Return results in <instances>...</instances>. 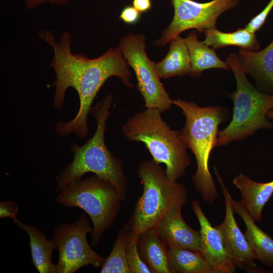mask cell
<instances>
[{"mask_svg": "<svg viewBox=\"0 0 273 273\" xmlns=\"http://www.w3.org/2000/svg\"><path fill=\"white\" fill-rule=\"evenodd\" d=\"M39 36L52 47L54 52L50 66L56 75L52 84L55 88L54 107L59 109L62 106L66 92L69 87L76 91L79 99V108L75 116L68 121H58L55 125L56 131L62 136L74 133L84 139L89 133L87 118L92 105L105 82L111 76H117L125 85L133 88L127 62L119 47L111 48L95 59L88 58L82 53H73L71 35L67 31L63 32L59 41L48 30L40 31Z\"/></svg>", "mask_w": 273, "mask_h": 273, "instance_id": "cell-1", "label": "cell"}, {"mask_svg": "<svg viewBox=\"0 0 273 273\" xmlns=\"http://www.w3.org/2000/svg\"><path fill=\"white\" fill-rule=\"evenodd\" d=\"M113 96H106L90 112L94 117L97 128L93 136L84 144L74 142L70 150L73 159L56 176V191H60L72 181L81 178L85 174L93 173L109 181L120 194L123 201L126 197L127 179L124 171L123 162L114 156L105 142L107 122L111 112L110 108Z\"/></svg>", "mask_w": 273, "mask_h": 273, "instance_id": "cell-2", "label": "cell"}, {"mask_svg": "<svg viewBox=\"0 0 273 273\" xmlns=\"http://www.w3.org/2000/svg\"><path fill=\"white\" fill-rule=\"evenodd\" d=\"M171 103L181 109L186 118L179 132L196 158L197 169L192 176L194 187L206 203L213 204L218 195L209 170V161L215 147L218 127L228 119L229 111L221 106L201 107L180 98L171 100Z\"/></svg>", "mask_w": 273, "mask_h": 273, "instance_id": "cell-3", "label": "cell"}, {"mask_svg": "<svg viewBox=\"0 0 273 273\" xmlns=\"http://www.w3.org/2000/svg\"><path fill=\"white\" fill-rule=\"evenodd\" d=\"M161 113L156 108H146L131 116L121 130L129 141L144 144L152 159L165 165L168 180L177 181L186 174L191 159L179 131L172 129Z\"/></svg>", "mask_w": 273, "mask_h": 273, "instance_id": "cell-4", "label": "cell"}, {"mask_svg": "<svg viewBox=\"0 0 273 273\" xmlns=\"http://www.w3.org/2000/svg\"><path fill=\"white\" fill-rule=\"evenodd\" d=\"M136 174L143 185V193L124 227L129 234L139 237L155 229L172 207L186 204L188 196L185 186L169 181L160 164L153 159L141 162Z\"/></svg>", "mask_w": 273, "mask_h": 273, "instance_id": "cell-5", "label": "cell"}, {"mask_svg": "<svg viewBox=\"0 0 273 273\" xmlns=\"http://www.w3.org/2000/svg\"><path fill=\"white\" fill-rule=\"evenodd\" d=\"M225 62L234 74L236 89L225 93L234 103L232 119L224 129L219 131L215 147L243 141L260 129L273 128V122L266 117V113L273 109V95L259 90L249 81L237 55L230 54Z\"/></svg>", "mask_w": 273, "mask_h": 273, "instance_id": "cell-6", "label": "cell"}, {"mask_svg": "<svg viewBox=\"0 0 273 273\" xmlns=\"http://www.w3.org/2000/svg\"><path fill=\"white\" fill-rule=\"evenodd\" d=\"M122 197L108 180L96 174L75 179L62 189L55 201L67 208L78 207L90 217L93 225L92 247L112 225L120 209Z\"/></svg>", "mask_w": 273, "mask_h": 273, "instance_id": "cell-7", "label": "cell"}, {"mask_svg": "<svg viewBox=\"0 0 273 273\" xmlns=\"http://www.w3.org/2000/svg\"><path fill=\"white\" fill-rule=\"evenodd\" d=\"M93 230L84 214L72 223L63 222L54 228L52 240L59 253L57 273H74L88 265L102 266L105 259L93 250L86 239Z\"/></svg>", "mask_w": 273, "mask_h": 273, "instance_id": "cell-8", "label": "cell"}, {"mask_svg": "<svg viewBox=\"0 0 273 273\" xmlns=\"http://www.w3.org/2000/svg\"><path fill=\"white\" fill-rule=\"evenodd\" d=\"M145 41L143 34H129L121 39L118 47L135 73L137 88L144 98V107L157 109L162 113L170 109L171 99L155 69V62L147 55Z\"/></svg>", "mask_w": 273, "mask_h": 273, "instance_id": "cell-9", "label": "cell"}, {"mask_svg": "<svg viewBox=\"0 0 273 273\" xmlns=\"http://www.w3.org/2000/svg\"><path fill=\"white\" fill-rule=\"evenodd\" d=\"M240 1L212 0L202 3L193 0H172L173 19L154 44L162 47L188 29H195L201 33L216 27L219 16L237 6Z\"/></svg>", "mask_w": 273, "mask_h": 273, "instance_id": "cell-10", "label": "cell"}, {"mask_svg": "<svg viewBox=\"0 0 273 273\" xmlns=\"http://www.w3.org/2000/svg\"><path fill=\"white\" fill-rule=\"evenodd\" d=\"M216 179L223 194L225 216L222 223L215 226L220 231L224 248L235 265L241 268H254L255 254L236 221L232 206V196L229 193L215 166H213Z\"/></svg>", "mask_w": 273, "mask_h": 273, "instance_id": "cell-11", "label": "cell"}, {"mask_svg": "<svg viewBox=\"0 0 273 273\" xmlns=\"http://www.w3.org/2000/svg\"><path fill=\"white\" fill-rule=\"evenodd\" d=\"M192 207L200 226L201 254L215 273L235 272V265L224 247L220 231L212 226L198 200L192 201Z\"/></svg>", "mask_w": 273, "mask_h": 273, "instance_id": "cell-12", "label": "cell"}, {"mask_svg": "<svg viewBox=\"0 0 273 273\" xmlns=\"http://www.w3.org/2000/svg\"><path fill=\"white\" fill-rule=\"evenodd\" d=\"M184 205L172 207L155 228L168 248H184L201 253V239L200 232L187 224L181 210Z\"/></svg>", "mask_w": 273, "mask_h": 273, "instance_id": "cell-13", "label": "cell"}, {"mask_svg": "<svg viewBox=\"0 0 273 273\" xmlns=\"http://www.w3.org/2000/svg\"><path fill=\"white\" fill-rule=\"evenodd\" d=\"M237 55L244 73L251 75L263 93L273 95V40L261 51L240 49Z\"/></svg>", "mask_w": 273, "mask_h": 273, "instance_id": "cell-14", "label": "cell"}, {"mask_svg": "<svg viewBox=\"0 0 273 273\" xmlns=\"http://www.w3.org/2000/svg\"><path fill=\"white\" fill-rule=\"evenodd\" d=\"M233 183L241 193L244 207L255 220L260 222L263 208L273 194V180L259 183L240 173L234 178Z\"/></svg>", "mask_w": 273, "mask_h": 273, "instance_id": "cell-15", "label": "cell"}, {"mask_svg": "<svg viewBox=\"0 0 273 273\" xmlns=\"http://www.w3.org/2000/svg\"><path fill=\"white\" fill-rule=\"evenodd\" d=\"M234 212L242 218L246 226L245 236L254 251L256 259L264 265L273 268V239L255 223V220L244 207L241 201L232 199Z\"/></svg>", "mask_w": 273, "mask_h": 273, "instance_id": "cell-16", "label": "cell"}, {"mask_svg": "<svg viewBox=\"0 0 273 273\" xmlns=\"http://www.w3.org/2000/svg\"><path fill=\"white\" fill-rule=\"evenodd\" d=\"M13 221L29 237L32 262L37 270L39 273H57V265L52 261V253L56 249L53 240H48L43 231L35 226L23 223L18 219Z\"/></svg>", "mask_w": 273, "mask_h": 273, "instance_id": "cell-17", "label": "cell"}, {"mask_svg": "<svg viewBox=\"0 0 273 273\" xmlns=\"http://www.w3.org/2000/svg\"><path fill=\"white\" fill-rule=\"evenodd\" d=\"M138 247L142 260L152 273H172L168 249L160 238L155 229L141 234Z\"/></svg>", "mask_w": 273, "mask_h": 273, "instance_id": "cell-18", "label": "cell"}, {"mask_svg": "<svg viewBox=\"0 0 273 273\" xmlns=\"http://www.w3.org/2000/svg\"><path fill=\"white\" fill-rule=\"evenodd\" d=\"M185 41L189 53L191 76L199 77L204 70L209 69L229 70L226 62L217 56L214 49L198 39L197 31H191Z\"/></svg>", "mask_w": 273, "mask_h": 273, "instance_id": "cell-19", "label": "cell"}, {"mask_svg": "<svg viewBox=\"0 0 273 273\" xmlns=\"http://www.w3.org/2000/svg\"><path fill=\"white\" fill-rule=\"evenodd\" d=\"M170 42L169 50L166 57L161 61L154 63L155 69L160 78L190 73V56L185 39L178 35Z\"/></svg>", "mask_w": 273, "mask_h": 273, "instance_id": "cell-20", "label": "cell"}, {"mask_svg": "<svg viewBox=\"0 0 273 273\" xmlns=\"http://www.w3.org/2000/svg\"><path fill=\"white\" fill-rule=\"evenodd\" d=\"M203 43L214 50L229 46H236L249 51H257L260 43L255 33L244 28L232 32H221L216 27L205 30Z\"/></svg>", "mask_w": 273, "mask_h": 273, "instance_id": "cell-21", "label": "cell"}, {"mask_svg": "<svg viewBox=\"0 0 273 273\" xmlns=\"http://www.w3.org/2000/svg\"><path fill=\"white\" fill-rule=\"evenodd\" d=\"M168 256L172 273H215L199 252L168 248Z\"/></svg>", "mask_w": 273, "mask_h": 273, "instance_id": "cell-22", "label": "cell"}, {"mask_svg": "<svg viewBox=\"0 0 273 273\" xmlns=\"http://www.w3.org/2000/svg\"><path fill=\"white\" fill-rule=\"evenodd\" d=\"M127 234L124 227L119 231L112 250L101 266V273H130L126 255Z\"/></svg>", "mask_w": 273, "mask_h": 273, "instance_id": "cell-23", "label": "cell"}, {"mask_svg": "<svg viewBox=\"0 0 273 273\" xmlns=\"http://www.w3.org/2000/svg\"><path fill=\"white\" fill-rule=\"evenodd\" d=\"M139 238L127 232L126 255L130 273H152L140 255L138 247Z\"/></svg>", "mask_w": 273, "mask_h": 273, "instance_id": "cell-24", "label": "cell"}, {"mask_svg": "<svg viewBox=\"0 0 273 273\" xmlns=\"http://www.w3.org/2000/svg\"><path fill=\"white\" fill-rule=\"evenodd\" d=\"M272 8L273 0H270L263 10L253 18L244 28L250 32L255 33L262 26Z\"/></svg>", "mask_w": 273, "mask_h": 273, "instance_id": "cell-25", "label": "cell"}, {"mask_svg": "<svg viewBox=\"0 0 273 273\" xmlns=\"http://www.w3.org/2000/svg\"><path fill=\"white\" fill-rule=\"evenodd\" d=\"M19 212L17 205L11 201L0 202V219L11 218L13 221L17 219L16 215Z\"/></svg>", "mask_w": 273, "mask_h": 273, "instance_id": "cell-26", "label": "cell"}, {"mask_svg": "<svg viewBox=\"0 0 273 273\" xmlns=\"http://www.w3.org/2000/svg\"><path fill=\"white\" fill-rule=\"evenodd\" d=\"M140 12L134 7L128 6L121 11L119 19L127 24H133L140 18Z\"/></svg>", "mask_w": 273, "mask_h": 273, "instance_id": "cell-27", "label": "cell"}, {"mask_svg": "<svg viewBox=\"0 0 273 273\" xmlns=\"http://www.w3.org/2000/svg\"><path fill=\"white\" fill-rule=\"evenodd\" d=\"M26 8L33 10L46 3L63 6L67 4L70 0H23Z\"/></svg>", "mask_w": 273, "mask_h": 273, "instance_id": "cell-28", "label": "cell"}, {"mask_svg": "<svg viewBox=\"0 0 273 273\" xmlns=\"http://www.w3.org/2000/svg\"><path fill=\"white\" fill-rule=\"evenodd\" d=\"M133 7L140 12H145L151 8V0H133Z\"/></svg>", "mask_w": 273, "mask_h": 273, "instance_id": "cell-29", "label": "cell"}, {"mask_svg": "<svg viewBox=\"0 0 273 273\" xmlns=\"http://www.w3.org/2000/svg\"><path fill=\"white\" fill-rule=\"evenodd\" d=\"M266 117L268 119L273 120V109L270 110L266 113Z\"/></svg>", "mask_w": 273, "mask_h": 273, "instance_id": "cell-30", "label": "cell"}, {"mask_svg": "<svg viewBox=\"0 0 273 273\" xmlns=\"http://www.w3.org/2000/svg\"><path fill=\"white\" fill-rule=\"evenodd\" d=\"M271 271H272V272H273V268H272Z\"/></svg>", "mask_w": 273, "mask_h": 273, "instance_id": "cell-31", "label": "cell"}]
</instances>
